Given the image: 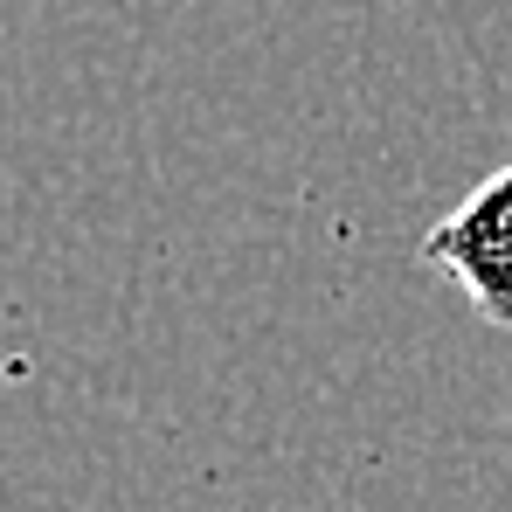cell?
Wrapping results in <instances>:
<instances>
[{
	"label": "cell",
	"mask_w": 512,
	"mask_h": 512,
	"mask_svg": "<svg viewBox=\"0 0 512 512\" xmlns=\"http://www.w3.org/2000/svg\"><path fill=\"white\" fill-rule=\"evenodd\" d=\"M416 256L471 298L485 326L512 333V160L485 173L436 229H423Z\"/></svg>",
	"instance_id": "obj_1"
}]
</instances>
